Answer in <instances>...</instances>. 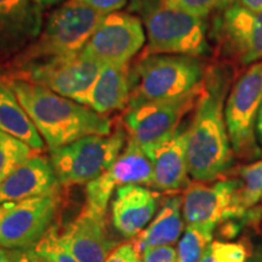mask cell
<instances>
[{"instance_id": "12", "label": "cell", "mask_w": 262, "mask_h": 262, "mask_svg": "<svg viewBox=\"0 0 262 262\" xmlns=\"http://www.w3.org/2000/svg\"><path fill=\"white\" fill-rule=\"evenodd\" d=\"M146 41L142 21L130 12L103 16L83 52L102 64H127Z\"/></svg>"}, {"instance_id": "24", "label": "cell", "mask_w": 262, "mask_h": 262, "mask_svg": "<svg viewBox=\"0 0 262 262\" xmlns=\"http://www.w3.org/2000/svg\"><path fill=\"white\" fill-rule=\"evenodd\" d=\"M25 251L27 262H79L62 244L54 226L37 244Z\"/></svg>"}, {"instance_id": "2", "label": "cell", "mask_w": 262, "mask_h": 262, "mask_svg": "<svg viewBox=\"0 0 262 262\" xmlns=\"http://www.w3.org/2000/svg\"><path fill=\"white\" fill-rule=\"evenodd\" d=\"M6 81L50 149L84 136L112 133V120L85 104L22 78Z\"/></svg>"}, {"instance_id": "9", "label": "cell", "mask_w": 262, "mask_h": 262, "mask_svg": "<svg viewBox=\"0 0 262 262\" xmlns=\"http://www.w3.org/2000/svg\"><path fill=\"white\" fill-rule=\"evenodd\" d=\"M201 88L181 96L157 100L127 107L124 124L137 145L143 149L168 137L181 125V119L192 110L201 95Z\"/></svg>"}, {"instance_id": "22", "label": "cell", "mask_w": 262, "mask_h": 262, "mask_svg": "<svg viewBox=\"0 0 262 262\" xmlns=\"http://www.w3.org/2000/svg\"><path fill=\"white\" fill-rule=\"evenodd\" d=\"M0 131L24 141L35 152H41L45 142L37 127L18 102L8 81L0 78Z\"/></svg>"}, {"instance_id": "35", "label": "cell", "mask_w": 262, "mask_h": 262, "mask_svg": "<svg viewBox=\"0 0 262 262\" xmlns=\"http://www.w3.org/2000/svg\"><path fill=\"white\" fill-rule=\"evenodd\" d=\"M256 130L258 134V137H260V142L262 143V104L260 111H258L257 119H256Z\"/></svg>"}, {"instance_id": "23", "label": "cell", "mask_w": 262, "mask_h": 262, "mask_svg": "<svg viewBox=\"0 0 262 262\" xmlns=\"http://www.w3.org/2000/svg\"><path fill=\"white\" fill-rule=\"evenodd\" d=\"M214 229L210 225H187L179 242L176 262H201L211 244Z\"/></svg>"}, {"instance_id": "14", "label": "cell", "mask_w": 262, "mask_h": 262, "mask_svg": "<svg viewBox=\"0 0 262 262\" xmlns=\"http://www.w3.org/2000/svg\"><path fill=\"white\" fill-rule=\"evenodd\" d=\"M217 29L242 64L262 60V11H251L237 0L222 11Z\"/></svg>"}, {"instance_id": "1", "label": "cell", "mask_w": 262, "mask_h": 262, "mask_svg": "<svg viewBox=\"0 0 262 262\" xmlns=\"http://www.w3.org/2000/svg\"><path fill=\"white\" fill-rule=\"evenodd\" d=\"M229 84L231 73L222 67L209 71L203 81L187 141L188 172L196 181H212L233 160L225 119Z\"/></svg>"}, {"instance_id": "13", "label": "cell", "mask_w": 262, "mask_h": 262, "mask_svg": "<svg viewBox=\"0 0 262 262\" xmlns=\"http://www.w3.org/2000/svg\"><path fill=\"white\" fill-rule=\"evenodd\" d=\"M126 185L153 186V166L142 147L129 139L125 148L100 178L86 183L85 209L106 215L114 189Z\"/></svg>"}, {"instance_id": "27", "label": "cell", "mask_w": 262, "mask_h": 262, "mask_svg": "<svg viewBox=\"0 0 262 262\" xmlns=\"http://www.w3.org/2000/svg\"><path fill=\"white\" fill-rule=\"evenodd\" d=\"M249 249L243 243L212 242L201 262H247Z\"/></svg>"}, {"instance_id": "8", "label": "cell", "mask_w": 262, "mask_h": 262, "mask_svg": "<svg viewBox=\"0 0 262 262\" xmlns=\"http://www.w3.org/2000/svg\"><path fill=\"white\" fill-rule=\"evenodd\" d=\"M61 201L58 194L0 203V248L27 250L52 227Z\"/></svg>"}, {"instance_id": "15", "label": "cell", "mask_w": 262, "mask_h": 262, "mask_svg": "<svg viewBox=\"0 0 262 262\" xmlns=\"http://www.w3.org/2000/svg\"><path fill=\"white\" fill-rule=\"evenodd\" d=\"M188 127L180 125L171 135L143 150L153 166V186L162 192L179 191L188 185Z\"/></svg>"}, {"instance_id": "10", "label": "cell", "mask_w": 262, "mask_h": 262, "mask_svg": "<svg viewBox=\"0 0 262 262\" xmlns=\"http://www.w3.org/2000/svg\"><path fill=\"white\" fill-rule=\"evenodd\" d=\"M102 66L81 50L72 56L22 67L25 75L22 79L41 85L61 96L84 104Z\"/></svg>"}, {"instance_id": "5", "label": "cell", "mask_w": 262, "mask_h": 262, "mask_svg": "<svg viewBox=\"0 0 262 262\" xmlns=\"http://www.w3.org/2000/svg\"><path fill=\"white\" fill-rule=\"evenodd\" d=\"M103 16L75 0H68L49 15L40 34L22 55L21 68L80 52Z\"/></svg>"}, {"instance_id": "34", "label": "cell", "mask_w": 262, "mask_h": 262, "mask_svg": "<svg viewBox=\"0 0 262 262\" xmlns=\"http://www.w3.org/2000/svg\"><path fill=\"white\" fill-rule=\"evenodd\" d=\"M34 2L37 3L40 8H48V6L60 4V3L64 2V0H34Z\"/></svg>"}, {"instance_id": "25", "label": "cell", "mask_w": 262, "mask_h": 262, "mask_svg": "<svg viewBox=\"0 0 262 262\" xmlns=\"http://www.w3.org/2000/svg\"><path fill=\"white\" fill-rule=\"evenodd\" d=\"M34 153L24 141L0 131V183Z\"/></svg>"}, {"instance_id": "16", "label": "cell", "mask_w": 262, "mask_h": 262, "mask_svg": "<svg viewBox=\"0 0 262 262\" xmlns=\"http://www.w3.org/2000/svg\"><path fill=\"white\" fill-rule=\"evenodd\" d=\"M60 239L79 262H104L114 248L106 231L104 216L85 208L66 227Z\"/></svg>"}, {"instance_id": "18", "label": "cell", "mask_w": 262, "mask_h": 262, "mask_svg": "<svg viewBox=\"0 0 262 262\" xmlns=\"http://www.w3.org/2000/svg\"><path fill=\"white\" fill-rule=\"evenodd\" d=\"M60 185L50 159L32 156L0 183V203L57 194Z\"/></svg>"}, {"instance_id": "31", "label": "cell", "mask_w": 262, "mask_h": 262, "mask_svg": "<svg viewBox=\"0 0 262 262\" xmlns=\"http://www.w3.org/2000/svg\"><path fill=\"white\" fill-rule=\"evenodd\" d=\"M104 262H141V258L135 245L124 244L113 250Z\"/></svg>"}, {"instance_id": "32", "label": "cell", "mask_w": 262, "mask_h": 262, "mask_svg": "<svg viewBox=\"0 0 262 262\" xmlns=\"http://www.w3.org/2000/svg\"><path fill=\"white\" fill-rule=\"evenodd\" d=\"M0 262H27L26 251L0 248Z\"/></svg>"}, {"instance_id": "30", "label": "cell", "mask_w": 262, "mask_h": 262, "mask_svg": "<svg viewBox=\"0 0 262 262\" xmlns=\"http://www.w3.org/2000/svg\"><path fill=\"white\" fill-rule=\"evenodd\" d=\"M75 2L95 10L100 14L107 15L111 12L119 11L127 4L129 0H75Z\"/></svg>"}, {"instance_id": "7", "label": "cell", "mask_w": 262, "mask_h": 262, "mask_svg": "<svg viewBox=\"0 0 262 262\" xmlns=\"http://www.w3.org/2000/svg\"><path fill=\"white\" fill-rule=\"evenodd\" d=\"M262 104V60L251 64L228 94L225 119L232 149L244 159L260 156L255 127Z\"/></svg>"}, {"instance_id": "11", "label": "cell", "mask_w": 262, "mask_h": 262, "mask_svg": "<svg viewBox=\"0 0 262 262\" xmlns=\"http://www.w3.org/2000/svg\"><path fill=\"white\" fill-rule=\"evenodd\" d=\"M241 180H222L214 185L192 183L182 196V212L188 225H210L248 215Z\"/></svg>"}, {"instance_id": "26", "label": "cell", "mask_w": 262, "mask_h": 262, "mask_svg": "<svg viewBox=\"0 0 262 262\" xmlns=\"http://www.w3.org/2000/svg\"><path fill=\"white\" fill-rule=\"evenodd\" d=\"M242 181V195L247 208L250 210L262 195V160L239 170Z\"/></svg>"}, {"instance_id": "28", "label": "cell", "mask_w": 262, "mask_h": 262, "mask_svg": "<svg viewBox=\"0 0 262 262\" xmlns=\"http://www.w3.org/2000/svg\"><path fill=\"white\" fill-rule=\"evenodd\" d=\"M237 0H166L169 5L189 15L205 18L214 12H222Z\"/></svg>"}, {"instance_id": "6", "label": "cell", "mask_w": 262, "mask_h": 262, "mask_svg": "<svg viewBox=\"0 0 262 262\" xmlns=\"http://www.w3.org/2000/svg\"><path fill=\"white\" fill-rule=\"evenodd\" d=\"M125 134L117 129L107 135H89L50 149V162L58 182L83 185L106 172L124 149Z\"/></svg>"}, {"instance_id": "3", "label": "cell", "mask_w": 262, "mask_h": 262, "mask_svg": "<svg viewBox=\"0 0 262 262\" xmlns=\"http://www.w3.org/2000/svg\"><path fill=\"white\" fill-rule=\"evenodd\" d=\"M129 12L136 14L147 34L142 56L157 54L201 57L210 52L204 18L169 5L166 0H130Z\"/></svg>"}, {"instance_id": "36", "label": "cell", "mask_w": 262, "mask_h": 262, "mask_svg": "<svg viewBox=\"0 0 262 262\" xmlns=\"http://www.w3.org/2000/svg\"><path fill=\"white\" fill-rule=\"evenodd\" d=\"M247 262H262V249L251 255V256L248 258Z\"/></svg>"}, {"instance_id": "20", "label": "cell", "mask_w": 262, "mask_h": 262, "mask_svg": "<svg viewBox=\"0 0 262 262\" xmlns=\"http://www.w3.org/2000/svg\"><path fill=\"white\" fill-rule=\"evenodd\" d=\"M130 101V68L127 64H103L88 95L85 106L108 116L123 111Z\"/></svg>"}, {"instance_id": "33", "label": "cell", "mask_w": 262, "mask_h": 262, "mask_svg": "<svg viewBox=\"0 0 262 262\" xmlns=\"http://www.w3.org/2000/svg\"><path fill=\"white\" fill-rule=\"evenodd\" d=\"M241 4L254 12L262 11V0H241Z\"/></svg>"}, {"instance_id": "19", "label": "cell", "mask_w": 262, "mask_h": 262, "mask_svg": "<svg viewBox=\"0 0 262 262\" xmlns=\"http://www.w3.org/2000/svg\"><path fill=\"white\" fill-rule=\"evenodd\" d=\"M158 208V195L139 185L116 189L112 202L114 228L125 238H136L145 229Z\"/></svg>"}, {"instance_id": "4", "label": "cell", "mask_w": 262, "mask_h": 262, "mask_svg": "<svg viewBox=\"0 0 262 262\" xmlns=\"http://www.w3.org/2000/svg\"><path fill=\"white\" fill-rule=\"evenodd\" d=\"M204 62L186 55H147L130 70L129 106L186 95L202 86Z\"/></svg>"}, {"instance_id": "17", "label": "cell", "mask_w": 262, "mask_h": 262, "mask_svg": "<svg viewBox=\"0 0 262 262\" xmlns=\"http://www.w3.org/2000/svg\"><path fill=\"white\" fill-rule=\"evenodd\" d=\"M41 8L34 0H0V55H10L35 40L42 28Z\"/></svg>"}, {"instance_id": "29", "label": "cell", "mask_w": 262, "mask_h": 262, "mask_svg": "<svg viewBox=\"0 0 262 262\" xmlns=\"http://www.w3.org/2000/svg\"><path fill=\"white\" fill-rule=\"evenodd\" d=\"M178 250L172 245L147 248L142 251L141 262H176Z\"/></svg>"}, {"instance_id": "21", "label": "cell", "mask_w": 262, "mask_h": 262, "mask_svg": "<svg viewBox=\"0 0 262 262\" xmlns=\"http://www.w3.org/2000/svg\"><path fill=\"white\" fill-rule=\"evenodd\" d=\"M181 208V196L173 195L166 199L152 222L135 238L136 250L141 253L147 248L176 243L183 231Z\"/></svg>"}]
</instances>
